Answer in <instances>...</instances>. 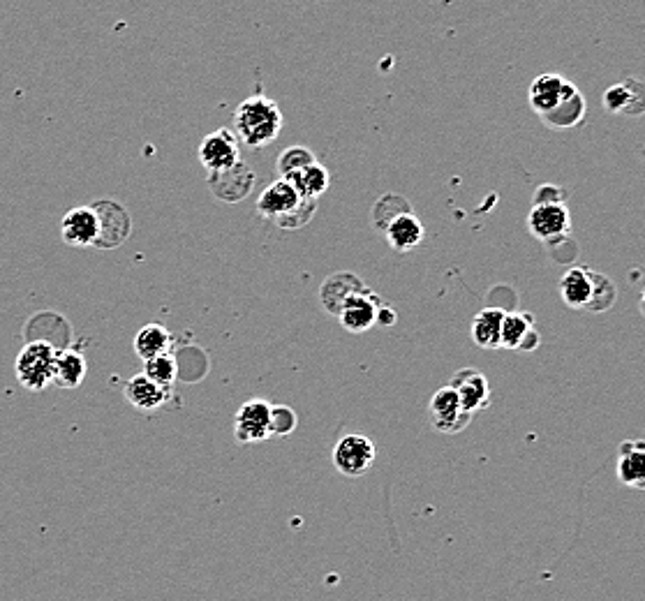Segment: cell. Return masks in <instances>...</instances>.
I'll return each instance as SVG.
<instances>
[{"mask_svg":"<svg viewBox=\"0 0 645 601\" xmlns=\"http://www.w3.org/2000/svg\"><path fill=\"white\" fill-rule=\"evenodd\" d=\"M209 181H227V185H215V197H220L222 202H236V199H243L248 195L252 181H255V174L246 169V165L241 162V165L227 169V172L209 174Z\"/></svg>","mask_w":645,"mask_h":601,"instance_id":"obj_19","label":"cell"},{"mask_svg":"<svg viewBox=\"0 0 645 601\" xmlns=\"http://www.w3.org/2000/svg\"><path fill=\"white\" fill-rule=\"evenodd\" d=\"M366 289L363 285V280L359 276H354L350 271H340V273H333L324 280V285L320 289V299H322V306L324 310H329L331 315H340V310L347 301L352 299L354 294H359Z\"/></svg>","mask_w":645,"mask_h":601,"instance_id":"obj_14","label":"cell"},{"mask_svg":"<svg viewBox=\"0 0 645 601\" xmlns=\"http://www.w3.org/2000/svg\"><path fill=\"white\" fill-rule=\"evenodd\" d=\"M585 109H588V105H585L583 93L578 91L569 100L560 102V105L555 107L553 111H548L546 116H541V121H544V125H548V128H553V130L576 128V125L585 118Z\"/></svg>","mask_w":645,"mask_h":601,"instance_id":"obj_22","label":"cell"},{"mask_svg":"<svg viewBox=\"0 0 645 601\" xmlns=\"http://www.w3.org/2000/svg\"><path fill=\"white\" fill-rule=\"evenodd\" d=\"M449 387L458 393L463 410L470 414V417L479 412H486L488 407H491V387H488L486 375L477 368L458 370Z\"/></svg>","mask_w":645,"mask_h":601,"instance_id":"obj_10","label":"cell"},{"mask_svg":"<svg viewBox=\"0 0 645 601\" xmlns=\"http://www.w3.org/2000/svg\"><path fill=\"white\" fill-rule=\"evenodd\" d=\"M285 178L294 185L296 192H299L303 199H315V202L317 197L329 190V183H331L329 172H326L320 162H315V165L301 169V172L296 174H289Z\"/></svg>","mask_w":645,"mask_h":601,"instance_id":"obj_21","label":"cell"},{"mask_svg":"<svg viewBox=\"0 0 645 601\" xmlns=\"http://www.w3.org/2000/svg\"><path fill=\"white\" fill-rule=\"evenodd\" d=\"M86 377V359L79 352L68 350L58 352L56 356V370H54V384L61 389H77Z\"/></svg>","mask_w":645,"mask_h":601,"instance_id":"obj_23","label":"cell"},{"mask_svg":"<svg viewBox=\"0 0 645 601\" xmlns=\"http://www.w3.org/2000/svg\"><path fill=\"white\" fill-rule=\"evenodd\" d=\"M639 306H641V313L645 315V287H643V294H641V301H639Z\"/></svg>","mask_w":645,"mask_h":601,"instance_id":"obj_36","label":"cell"},{"mask_svg":"<svg viewBox=\"0 0 645 601\" xmlns=\"http://www.w3.org/2000/svg\"><path fill=\"white\" fill-rule=\"evenodd\" d=\"M528 227L541 243L555 248L558 243L567 241L569 229H572V215H569L565 204H532Z\"/></svg>","mask_w":645,"mask_h":601,"instance_id":"obj_6","label":"cell"},{"mask_svg":"<svg viewBox=\"0 0 645 601\" xmlns=\"http://www.w3.org/2000/svg\"><path fill=\"white\" fill-rule=\"evenodd\" d=\"M602 102L611 114H627L629 107H632V86H629V79L606 88Z\"/></svg>","mask_w":645,"mask_h":601,"instance_id":"obj_29","label":"cell"},{"mask_svg":"<svg viewBox=\"0 0 645 601\" xmlns=\"http://www.w3.org/2000/svg\"><path fill=\"white\" fill-rule=\"evenodd\" d=\"M403 213H412L410 202H407L405 197L389 192V195L377 199V204L373 206V225L380 229V232H384L389 222L396 220L398 215Z\"/></svg>","mask_w":645,"mask_h":601,"instance_id":"obj_25","label":"cell"},{"mask_svg":"<svg viewBox=\"0 0 645 601\" xmlns=\"http://www.w3.org/2000/svg\"><path fill=\"white\" fill-rule=\"evenodd\" d=\"M283 125V111L262 93L243 100L234 111V135L250 148H264L276 142Z\"/></svg>","mask_w":645,"mask_h":601,"instance_id":"obj_1","label":"cell"},{"mask_svg":"<svg viewBox=\"0 0 645 601\" xmlns=\"http://www.w3.org/2000/svg\"><path fill=\"white\" fill-rule=\"evenodd\" d=\"M273 435V405L264 398H250L234 417V437L241 444H257Z\"/></svg>","mask_w":645,"mask_h":601,"instance_id":"obj_5","label":"cell"},{"mask_svg":"<svg viewBox=\"0 0 645 601\" xmlns=\"http://www.w3.org/2000/svg\"><path fill=\"white\" fill-rule=\"evenodd\" d=\"M629 86H632V107L627 116H641L645 114V84L639 79H629Z\"/></svg>","mask_w":645,"mask_h":601,"instance_id":"obj_33","label":"cell"},{"mask_svg":"<svg viewBox=\"0 0 645 601\" xmlns=\"http://www.w3.org/2000/svg\"><path fill=\"white\" fill-rule=\"evenodd\" d=\"M592 292H595V271L585 266L567 269L560 278V296L565 306L574 310H588Z\"/></svg>","mask_w":645,"mask_h":601,"instance_id":"obj_15","label":"cell"},{"mask_svg":"<svg viewBox=\"0 0 645 601\" xmlns=\"http://www.w3.org/2000/svg\"><path fill=\"white\" fill-rule=\"evenodd\" d=\"M567 192L558 185H541L535 192V204H565Z\"/></svg>","mask_w":645,"mask_h":601,"instance_id":"obj_32","label":"cell"},{"mask_svg":"<svg viewBox=\"0 0 645 601\" xmlns=\"http://www.w3.org/2000/svg\"><path fill=\"white\" fill-rule=\"evenodd\" d=\"M507 310L488 306L472 319V340L481 350H498L502 338V322Z\"/></svg>","mask_w":645,"mask_h":601,"instance_id":"obj_18","label":"cell"},{"mask_svg":"<svg viewBox=\"0 0 645 601\" xmlns=\"http://www.w3.org/2000/svg\"><path fill=\"white\" fill-rule=\"evenodd\" d=\"M315 162H317V158L310 148L289 146L278 155V172H280V176L285 178L289 174H296V172H301V169L315 165Z\"/></svg>","mask_w":645,"mask_h":601,"instance_id":"obj_26","label":"cell"},{"mask_svg":"<svg viewBox=\"0 0 645 601\" xmlns=\"http://www.w3.org/2000/svg\"><path fill=\"white\" fill-rule=\"evenodd\" d=\"M377 458V449L370 437L361 433H350L340 437L333 447V467L345 477H363Z\"/></svg>","mask_w":645,"mask_h":601,"instance_id":"obj_3","label":"cell"},{"mask_svg":"<svg viewBox=\"0 0 645 601\" xmlns=\"http://www.w3.org/2000/svg\"><path fill=\"white\" fill-rule=\"evenodd\" d=\"M430 426L442 435H456L470 426L472 417L463 410L461 398L451 387H442L433 393L428 403Z\"/></svg>","mask_w":645,"mask_h":601,"instance_id":"obj_7","label":"cell"},{"mask_svg":"<svg viewBox=\"0 0 645 601\" xmlns=\"http://www.w3.org/2000/svg\"><path fill=\"white\" fill-rule=\"evenodd\" d=\"M61 234L63 241L74 248L98 246L102 229L95 206H77V209H70L65 213L61 220Z\"/></svg>","mask_w":645,"mask_h":601,"instance_id":"obj_8","label":"cell"},{"mask_svg":"<svg viewBox=\"0 0 645 601\" xmlns=\"http://www.w3.org/2000/svg\"><path fill=\"white\" fill-rule=\"evenodd\" d=\"M172 333L165 329L162 324H148L135 336V354L144 363L151 359H158V356H165L172 350Z\"/></svg>","mask_w":645,"mask_h":601,"instance_id":"obj_20","label":"cell"},{"mask_svg":"<svg viewBox=\"0 0 645 601\" xmlns=\"http://www.w3.org/2000/svg\"><path fill=\"white\" fill-rule=\"evenodd\" d=\"M576 93H578L576 84L567 81L565 77H560V74H541V77H537L530 84L528 100H530V107L535 109V114L541 118L546 116L548 111L558 107L560 102L569 100Z\"/></svg>","mask_w":645,"mask_h":601,"instance_id":"obj_9","label":"cell"},{"mask_svg":"<svg viewBox=\"0 0 645 601\" xmlns=\"http://www.w3.org/2000/svg\"><path fill=\"white\" fill-rule=\"evenodd\" d=\"M197 158L209 174L227 172V169L241 165L239 137L229 128L215 130L202 139L197 148Z\"/></svg>","mask_w":645,"mask_h":601,"instance_id":"obj_4","label":"cell"},{"mask_svg":"<svg viewBox=\"0 0 645 601\" xmlns=\"http://www.w3.org/2000/svg\"><path fill=\"white\" fill-rule=\"evenodd\" d=\"M384 236H387L389 246L394 250L410 252L424 243L426 229H424V222H421L412 211V213L398 215L396 220H391L387 229H384Z\"/></svg>","mask_w":645,"mask_h":601,"instance_id":"obj_17","label":"cell"},{"mask_svg":"<svg viewBox=\"0 0 645 601\" xmlns=\"http://www.w3.org/2000/svg\"><path fill=\"white\" fill-rule=\"evenodd\" d=\"M382 299L375 292H370L366 287L363 292L354 294L350 301L345 303L343 310H340V324H343L345 331L350 333H363L373 329L377 324V308H380Z\"/></svg>","mask_w":645,"mask_h":601,"instance_id":"obj_12","label":"cell"},{"mask_svg":"<svg viewBox=\"0 0 645 601\" xmlns=\"http://www.w3.org/2000/svg\"><path fill=\"white\" fill-rule=\"evenodd\" d=\"M615 472L622 486L645 491V440H625L620 444Z\"/></svg>","mask_w":645,"mask_h":601,"instance_id":"obj_13","label":"cell"},{"mask_svg":"<svg viewBox=\"0 0 645 601\" xmlns=\"http://www.w3.org/2000/svg\"><path fill=\"white\" fill-rule=\"evenodd\" d=\"M303 197L296 192V188L287 178H278L276 183H271L269 188H264L262 195L257 199V213L266 220H283L294 209H299Z\"/></svg>","mask_w":645,"mask_h":601,"instance_id":"obj_11","label":"cell"},{"mask_svg":"<svg viewBox=\"0 0 645 601\" xmlns=\"http://www.w3.org/2000/svg\"><path fill=\"white\" fill-rule=\"evenodd\" d=\"M56 356L58 352L44 340L28 343L14 361V373H17L21 387L28 391H44L49 384H54Z\"/></svg>","mask_w":645,"mask_h":601,"instance_id":"obj_2","label":"cell"},{"mask_svg":"<svg viewBox=\"0 0 645 601\" xmlns=\"http://www.w3.org/2000/svg\"><path fill=\"white\" fill-rule=\"evenodd\" d=\"M125 398L132 407H137L139 412H155L160 407L167 405V400L172 398V391L162 389L160 384H155L148 377L135 375L132 380L125 384Z\"/></svg>","mask_w":645,"mask_h":601,"instance_id":"obj_16","label":"cell"},{"mask_svg":"<svg viewBox=\"0 0 645 601\" xmlns=\"http://www.w3.org/2000/svg\"><path fill=\"white\" fill-rule=\"evenodd\" d=\"M615 299H618V289H615L613 280L609 276H604V273L595 271V292H592V299L588 306L590 313H604V310H609L613 306Z\"/></svg>","mask_w":645,"mask_h":601,"instance_id":"obj_28","label":"cell"},{"mask_svg":"<svg viewBox=\"0 0 645 601\" xmlns=\"http://www.w3.org/2000/svg\"><path fill=\"white\" fill-rule=\"evenodd\" d=\"M144 375L155 384H160L162 389L172 391L176 382V361L172 354L158 356V359H151L144 363Z\"/></svg>","mask_w":645,"mask_h":601,"instance_id":"obj_27","label":"cell"},{"mask_svg":"<svg viewBox=\"0 0 645 601\" xmlns=\"http://www.w3.org/2000/svg\"><path fill=\"white\" fill-rule=\"evenodd\" d=\"M296 426V417L287 407H273V435H287Z\"/></svg>","mask_w":645,"mask_h":601,"instance_id":"obj_31","label":"cell"},{"mask_svg":"<svg viewBox=\"0 0 645 601\" xmlns=\"http://www.w3.org/2000/svg\"><path fill=\"white\" fill-rule=\"evenodd\" d=\"M541 343V336H539V331L537 329H532L528 336H525V340L521 343V347H518V352H535L537 347Z\"/></svg>","mask_w":645,"mask_h":601,"instance_id":"obj_35","label":"cell"},{"mask_svg":"<svg viewBox=\"0 0 645 601\" xmlns=\"http://www.w3.org/2000/svg\"><path fill=\"white\" fill-rule=\"evenodd\" d=\"M396 319H398V313L391 306H387V303H380V308H377V324H382V326H394L396 324Z\"/></svg>","mask_w":645,"mask_h":601,"instance_id":"obj_34","label":"cell"},{"mask_svg":"<svg viewBox=\"0 0 645 601\" xmlns=\"http://www.w3.org/2000/svg\"><path fill=\"white\" fill-rule=\"evenodd\" d=\"M315 209H317V202H315V199H303V202L299 204V209H294L292 213L287 215V218L278 220L276 225H278L280 229H301V227H306L308 222L313 220Z\"/></svg>","mask_w":645,"mask_h":601,"instance_id":"obj_30","label":"cell"},{"mask_svg":"<svg viewBox=\"0 0 645 601\" xmlns=\"http://www.w3.org/2000/svg\"><path fill=\"white\" fill-rule=\"evenodd\" d=\"M535 329V315L530 313H507L502 322L500 347L504 350H518L525 336Z\"/></svg>","mask_w":645,"mask_h":601,"instance_id":"obj_24","label":"cell"}]
</instances>
